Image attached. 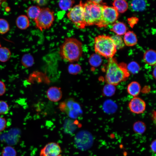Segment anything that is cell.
Segmentation results:
<instances>
[{
	"label": "cell",
	"mask_w": 156,
	"mask_h": 156,
	"mask_svg": "<svg viewBox=\"0 0 156 156\" xmlns=\"http://www.w3.org/2000/svg\"><path fill=\"white\" fill-rule=\"evenodd\" d=\"M59 53L61 58L66 61H77L83 54L82 43L75 38H66L60 47Z\"/></svg>",
	"instance_id": "1"
},
{
	"label": "cell",
	"mask_w": 156,
	"mask_h": 156,
	"mask_svg": "<svg viewBox=\"0 0 156 156\" xmlns=\"http://www.w3.org/2000/svg\"><path fill=\"white\" fill-rule=\"evenodd\" d=\"M130 75L124 63L118 64L113 58L109 59L105 75L107 83L116 85L125 80Z\"/></svg>",
	"instance_id": "2"
},
{
	"label": "cell",
	"mask_w": 156,
	"mask_h": 156,
	"mask_svg": "<svg viewBox=\"0 0 156 156\" xmlns=\"http://www.w3.org/2000/svg\"><path fill=\"white\" fill-rule=\"evenodd\" d=\"M94 49L96 53L106 58H113L117 49L111 37L105 35H99L94 40Z\"/></svg>",
	"instance_id": "3"
},
{
	"label": "cell",
	"mask_w": 156,
	"mask_h": 156,
	"mask_svg": "<svg viewBox=\"0 0 156 156\" xmlns=\"http://www.w3.org/2000/svg\"><path fill=\"white\" fill-rule=\"evenodd\" d=\"M103 5L96 4L92 0L83 3L84 18L87 26L97 25L101 17Z\"/></svg>",
	"instance_id": "4"
},
{
	"label": "cell",
	"mask_w": 156,
	"mask_h": 156,
	"mask_svg": "<svg viewBox=\"0 0 156 156\" xmlns=\"http://www.w3.org/2000/svg\"><path fill=\"white\" fill-rule=\"evenodd\" d=\"M68 18L78 28L83 29L87 26L84 15L83 3L81 1L79 3L71 8L67 14Z\"/></svg>",
	"instance_id": "5"
},
{
	"label": "cell",
	"mask_w": 156,
	"mask_h": 156,
	"mask_svg": "<svg viewBox=\"0 0 156 156\" xmlns=\"http://www.w3.org/2000/svg\"><path fill=\"white\" fill-rule=\"evenodd\" d=\"M54 11L48 8H41L40 12L34 21L36 28L41 31L49 28L55 19Z\"/></svg>",
	"instance_id": "6"
},
{
	"label": "cell",
	"mask_w": 156,
	"mask_h": 156,
	"mask_svg": "<svg viewBox=\"0 0 156 156\" xmlns=\"http://www.w3.org/2000/svg\"><path fill=\"white\" fill-rule=\"evenodd\" d=\"M59 107L62 112L72 118L77 117L82 112L79 104L72 98L68 99L61 102Z\"/></svg>",
	"instance_id": "7"
},
{
	"label": "cell",
	"mask_w": 156,
	"mask_h": 156,
	"mask_svg": "<svg viewBox=\"0 0 156 156\" xmlns=\"http://www.w3.org/2000/svg\"><path fill=\"white\" fill-rule=\"evenodd\" d=\"M118 13L113 6L103 5L101 17L97 26L99 27H105L115 23L118 18Z\"/></svg>",
	"instance_id": "8"
},
{
	"label": "cell",
	"mask_w": 156,
	"mask_h": 156,
	"mask_svg": "<svg viewBox=\"0 0 156 156\" xmlns=\"http://www.w3.org/2000/svg\"><path fill=\"white\" fill-rule=\"evenodd\" d=\"M61 148L57 143H48L40 150V156H62Z\"/></svg>",
	"instance_id": "9"
},
{
	"label": "cell",
	"mask_w": 156,
	"mask_h": 156,
	"mask_svg": "<svg viewBox=\"0 0 156 156\" xmlns=\"http://www.w3.org/2000/svg\"><path fill=\"white\" fill-rule=\"evenodd\" d=\"M146 104L141 99L135 97L130 101L129 104V107L130 111L135 114H140L145 111Z\"/></svg>",
	"instance_id": "10"
},
{
	"label": "cell",
	"mask_w": 156,
	"mask_h": 156,
	"mask_svg": "<svg viewBox=\"0 0 156 156\" xmlns=\"http://www.w3.org/2000/svg\"><path fill=\"white\" fill-rule=\"evenodd\" d=\"M47 95L50 101L56 102L61 99L62 96V92L60 88L52 86L48 89L47 92Z\"/></svg>",
	"instance_id": "11"
},
{
	"label": "cell",
	"mask_w": 156,
	"mask_h": 156,
	"mask_svg": "<svg viewBox=\"0 0 156 156\" xmlns=\"http://www.w3.org/2000/svg\"><path fill=\"white\" fill-rule=\"evenodd\" d=\"M123 41L124 44L128 46H134L137 42V36L133 31H127L124 35Z\"/></svg>",
	"instance_id": "12"
},
{
	"label": "cell",
	"mask_w": 156,
	"mask_h": 156,
	"mask_svg": "<svg viewBox=\"0 0 156 156\" xmlns=\"http://www.w3.org/2000/svg\"><path fill=\"white\" fill-rule=\"evenodd\" d=\"M143 58L147 64L151 66L155 65L156 60L155 51L152 49L147 50L144 53Z\"/></svg>",
	"instance_id": "13"
},
{
	"label": "cell",
	"mask_w": 156,
	"mask_h": 156,
	"mask_svg": "<svg viewBox=\"0 0 156 156\" xmlns=\"http://www.w3.org/2000/svg\"><path fill=\"white\" fill-rule=\"evenodd\" d=\"M141 87L140 84L135 81H132L128 85L127 90L130 95L136 97L140 93Z\"/></svg>",
	"instance_id": "14"
},
{
	"label": "cell",
	"mask_w": 156,
	"mask_h": 156,
	"mask_svg": "<svg viewBox=\"0 0 156 156\" xmlns=\"http://www.w3.org/2000/svg\"><path fill=\"white\" fill-rule=\"evenodd\" d=\"M129 5L132 10L135 12L141 11L145 8L146 3L144 0H133L129 2Z\"/></svg>",
	"instance_id": "15"
},
{
	"label": "cell",
	"mask_w": 156,
	"mask_h": 156,
	"mask_svg": "<svg viewBox=\"0 0 156 156\" xmlns=\"http://www.w3.org/2000/svg\"><path fill=\"white\" fill-rule=\"evenodd\" d=\"M127 29L125 25L120 22L114 23L111 28V30L119 36L124 35L127 32Z\"/></svg>",
	"instance_id": "16"
},
{
	"label": "cell",
	"mask_w": 156,
	"mask_h": 156,
	"mask_svg": "<svg viewBox=\"0 0 156 156\" xmlns=\"http://www.w3.org/2000/svg\"><path fill=\"white\" fill-rule=\"evenodd\" d=\"M29 21L28 17L25 15H21L18 16L16 20V24L20 29L24 30L29 26Z\"/></svg>",
	"instance_id": "17"
},
{
	"label": "cell",
	"mask_w": 156,
	"mask_h": 156,
	"mask_svg": "<svg viewBox=\"0 0 156 156\" xmlns=\"http://www.w3.org/2000/svg\"><path fill=\"white\" fill-rule=\"evenodd\" d=\"M113 7L118 12L123 13L126 12L128 8V4L125 0H116L113 3Z\"/></svg>",
	"instance_id": "18"
},
{
	"label": "cell",
	"mask_w": 156,
	"mask_h": 156,
	"mask_svg": "<svg viewBox=\"0 0 156 156\" xmlns=\"http://www.w3.org/2000/svg\"><path fill=\"white\" fill-rule=\"evenodd\" d=\"M41 8L37 5H32L29 7L27 10V14L28 17L34 20L39 14Z\"/></svg>",
	"instance_id": "19"
},
{
	"label": "cell",
	"mask_w": 156,
	"mask_h": 156,
	"mask_svg": "<svg viewBox=\"0 0 156 156\" xmlns=\"http://www.w3.org/2000/svg\"><path fill=\"white\" fill-rule=\"evenodd\" d=\"M133 129L136 133L141 135L145 131L146 127L145 124L143 122L140 121L135 122L133 125Z\"/></svg>",
	"instance_id": "20"
},
{
	"label": "cell",
	"mask_w": 156,
	"mask_h": 156,
	"mask_svg": "<svg viewBox=\"0 0 156 156\" xmlns=\"http://www.w3.org/2000/svg\"><path fill=\"white\" fill-rule=\"evenodd\" d=\"M22 64L26 68L31 67L34 64V60L33 57L29 54H24L21 58Z\"/></svg>",
	"instance_id": "21"
},
{
	"label": "cell",
	"mask_w": 156,
	"mask_h": 156,
	"mask_svg": "<svg viewBox=\"0 0 156 156\" xmlns=\"http://www.w3.org/2000/svg\"><path fill=\"white\" fill-rule=\"evenodd\" d=\"M11 55L10 50L5 47H0V61L5 62L10 58Z\"/></svg>",
	"instance_id": "22"
},
{
	"label": "cell",
	"mask_w": 156,
	"mask_h": 156,
	"mask_svg": "<svg viewBox=\"0 0 156 156\" xmlns=\"http://www.w3.org/2000/svg\"><path fill=\"white\" fill-rule=\"evenodd\" d=\"M89 60L90 64L94 67L99 66L102 61L100 56L97 53L92 54L90 57Z\"/></svg>",
	"instance_id": "23"
},
{
	"label": "cell",
	"mask_w": 156,
	"mask_h": 156,
	"mask_svg": "<svg viewBox=\"0 0 156 156\" xmlns=\"http://www.w3.org/2000/svg\"><path fill=\"white\" fill-rule=\"evenodd\" d=\"M75 1L73 0H61L58 2L60 8L62 10L66 11L71 9Z\"/></svg>",
	"instance_id": "24"
},
{
	"label": "cell",
	"mask_w": 156,
	"mask_h": 156,
	"mask_svg": "<svg viewBox=\"0 0 156 156\" xmlns=\"http://www.w3.org/2000/svg\"><path fill=\"white\" fill-rule=\"evenodd\" d=\"M16 151L15 149L10 146H7L2 150L1 156H16Z\"/></svg>",
	"instance_id": "25"
},
{
	"label": "cell",
	"mask_w": 156,
	"mask_h": 156,
	"mask_svg": "<svg viewBox=\"0 0 156 156\" xmlns=\"http://www.w3.org/2000/svg\"><path fill=\"white\" fill-rule=\"evenodd\" d=\"M81 68L80 66L77 64H71L68 67V73L72 75H76L79 73L81 71Z\"/></svg>",
	"instance_id": "26"
},
{
	"label": "cell",
	"mask_w": 156,
	"mask_h": 156,
	"mask_svg": "<svg viewBox=\"0 0 156 156\" xmlns=\"http://www.w3.org/2000/svg\"><path fill=\"white\" fill-rule=\"evenodd\" d=\"M127 68L129 73L130 72L133 74L137 73L140 69L139 64L134 61L130 62L127 66Z\"/></svg>",
	"instance_id": "27"
},
{
	"label": "cell",
	"mask_w": 156,
	"mask_h": 156,
	"mask_svg": "<svg viewBox=\"0 0 156 156\" xmlns=\"http://www.w3.org/2000/svg\"><path fill=\"white\" fill-rule=\"evenodd\" d=\"M9 29V25L7 21L4 19L0 18V34L6 33Z\"/></svg>",
	"instance_id": "28"
},
{
	"label": "cell",
	"mask_w": 156,
	"mask_h": 156,
	"mask_svg": "<svg viewBox=\"0 0 156 156\" xmlns=\"http://www.w3.org/2000/svg\"><path fill=\"white\" fill-rule=\"evenodd\" d=\"M115 91L114 86L107 83L105 85L103 89V93L107 96H111L114 94Z\"/></svg>",
	"instance_id": "29"
},
{
	"label": "cell",
	"mask_w": 156,
	"mask_h": 156,
	"mask_svg": "<svg viewBox=\"0 0 156 156\" xmlns=\"http://www.w3.org/2000/svg\"><path fill=\"white\" fill-rule=\"evenodd\" d=\"M111 37L117 49L122 48L124 47V41L120 36L116 35Z\"/></svg>",
	"instance_id": "30"
},
{
	"label": "cell",
	"mask_w": 156,
	"mask_h": 156,
	"mask_svg": "<svg viewBox=\"0 0 156 156\" xmlns=\"http://www.w3.org/2000/svg\"><path fill=\"white\" fill-rule=\"evenodd\" d=\"M9 111V107L5 101L0 100V114H7Z\"/></svg>",
	"instance_id": "31"
},
{
	"label": "cell",
	"mask_w": 156,
	"mask_h": 156,
	"mask_svg": "<svg viewBox=\"0 0 156 156\" xmlns=\"http://www.w3.org/2000/svg\"><path fill=\"white\" fill-rule=\"evenodd\" d=\"M7 122L6 119L0 116V132L3 131L6 128Z\"/></svg>",
	"instance_id": "32"
},
{
	"label": "cell",
	"mask_w": 156,
	"mask_h": 156,
	"mask_svg": "<svg viewBox=\"0 0 156 156\" xmlns=\"http://www.w3.org/2000/svg\"><path fill=\"white\" fill-rule=\"evenodd\" d=\"M6 91L5 85L4 83L0 81V96L3 95Z\"/></svg>",
	"instance_id": "33"
},
{
	"label": "cell",
	"mask_w": 156,
	"mask_h": 156,
	"mask_svg": "<svg viewBox=\"0 0 156 156\" xmlns=\"http://www.w3.org/2000/svg\"><path fill=\"white\" fill-rule=\"evenodd\" d=\"M156 140H155L152 142L150 146L151 150L154 153H156Z\"/></svg>",
	"instance_id": "34"
},
{
	"label": "cell",
	"mask_w": 156,
	"mask_h": 156,
	"mask_svg": "<svg viewBox=\"0 0 156 156\" xmlns=\"http://www.w3.org/2000/svg\"><path fill=\"white\" fill-rule=\"evenodd\" d=\"M40 6H44L47 3V1L46 0H36L35 1Z\"/></svg>",
	"instance_id": "35"
},
{
	"label": "cell",
	"mask_w": 156,
	"mask_h": 156,
	"mask_svg": "<svg viewBox=\"0 0 156 156\" xmlns=\"http://www.w3.org/2000/svg\"><path fill=\"white\" fill-rule=\"evenodd\" d=\"M94 3L99 4H101V3L102 2V0H92Z\"/></svg>",
	"instance_id": "36"
},
{
	"label": "cell",
	"mask_w": 156,
	"mask_h": 156,
	"mask_svg": "<svg viewBox=\"0 0 156 156\" xmlns=\"http://www.w3.org/2000/svg\"><path fill=\"white\" fill-rule=\"evenodd\" d=\"M153 76L155 78L156 77V67H155L154 69L153 72Z\"/></svg>",
	"instance_id": "37"
},
{
	"label": "cell",
	"mask_w": 156,
	"mask_h": 156,
	"mask_svg": "<svg viewBox=\"0 0 156 156\" xmlns=\"http://www.w3.org/2000/svg\"><path fill=\"white\" fill-rule=\"evenodd\" d=\"M3 1V0H0V6H1V4L2 3H3L4 1Z\"/></svg>",
	"instance_id": "38"
},
{
	"label": "cell",
	"mask_w": 156,
	"mask_h": 156,
	"mask_svg": "<svg viewBox=\"0 0 156 156\" xmlns=\"http://www.w3.org/2000/svg\"><path fill=\"white\" fill-rule=\"evenodd\" d=\"M1 47V45L0 44V47Z\"/></svg>",
	"instance_id": "39"
}]
</instances>
